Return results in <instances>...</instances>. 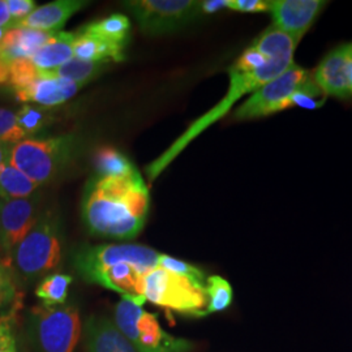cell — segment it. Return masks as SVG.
<instances>
[{
  "label": "cell",
  "instance_id": "cell-1",
  "mask_svg": "<svg viewBox=\"0 0 352 352\" xmlns=\"http://www.w3.org/2000/svg\"><path fill=\"white\" fill-rule=\"evenodd\" d=\"M149 204V189L139 171L126 177L96 176L87 184L81 215L96 236L135 239L145 226Z\"/></svg>",
  "mask_w": 352,
  "mask_h": 352
},
{
  "label": "cell",
  "instance_id": "cell-2",
  "mask_svg": "<svg viewBox=\"0 0 352 352\" xmlns=\"http://www.w3.org/2000/svg\"><path fill=\"white\" fill-rule=\"evenodd\" d=\"M292 58L294 56H289V55L279 56L270 60L269 63L265 64L264 67L252 72H243L236 69L235 67H231L228 69L230 87L227 90L226 96L217 106H214L210 111L202 115L201 118H199L195 123H192L188 129L176 140L175 142L164 151L160 158H157L154 162H151L146 167V175L149 182L151 183L154 182L158 176L161 175L164 168L171 164L193 140L196 139L199 135H201L206 128H209L221 118H223L241 97L253 93L254 90L263 87L270 80L276 78L282 72H285L289 65L294 63Z\"/></svg>",
  "mask_w": 352,
  "mask_h": 352
},
{
  "label": "cell",
  "instance_id": "cell-3",
  "mask_svg": "<svg viewBox=\"0 0 352 352\" xmlns=\"http://www.w3.org/2000/svg\"><path fill=\"white\" fill-rule=\"evenodd\" d=\"M60 261L62 236L58 219L50 212L42 213L13 252L14 269L24 282H34L58 267Z\"/></svg>",
  "mask_w": 352,
  "mask_h": 352
},
{
  "label": "cell",
  "instance_id": "cell-4",
  "mask_svg": "<svg viewBox=\"0 0 352 352\" xmlns=\"http://www.w3.org/2000/svg\"><path fill=\"white\" fill-rule=\"evenodd\" d=\"M76 146L77 140L71 135L23 140L13 145L10 164L38 186H43L56 179L74 160Z\"/></svg>",
  "mask_w": 352,
  "mask_h": 352
},
{
  "label": "cell",
  "instance_id": "cell-5",
  "mask_svg": "<svg viewBox=\"0 0 352 352\" xmlns=\"http://www.w3.org/2000/svg\"><path fill=\"white\" fill-rule=\"evenodd\" d=\"M28 333L37 352H74L81 334L80 312L74 305L36 307L29 316Z\"/></svg>",
  "mask_w": 352,
  "mask_h": 352
},
{
  "label": "cell",
  "instance_id": "cell-6",
  "mask_svg": "<svg viewBox=\"0 0 352 352\" xmlns=\"http://www.w3.org/2000/svg\"><path fill=\"white\" fill-rule=\"evenodd\" d=\"M144 296L164 309L195 317L205 316L208 304L205 289L160 266L145 274Z\"/></svg>",
  "mask_w": 352,
  "mask_h": 352
},
{
  "label": "cell",
  "instance_id": "cell-7",
  "mask_svg": "<svg viewBox=\"0 0 352 352\" xmlns=\"http://www.w3.org/2000/svg\"><path fill=\"white\" fill-rule=\"evenodd\" d=\"M312 76V72L295 63L270 80L263 87L254 90L247 101L243 102L232 113L236 122L260 119L289 109L292 94Z\"/></svg>",
  "mask_w": 352,
  "mask_h": 352
},
{
  "label": "cell",
  "instance_id": "cell-8",
  "mask_svg": "<svg viewBox=\"0 0 352 352\" xmlns=\"http://www.w3.org/2000/svg\"><path fill=\"white\" fill-rule=\"evenodd\" d=\"M158 258L160 253L138 244H104L82 247L72 256L77 273L90 283L103 270L122 263L135 265L144 273H149L158 266Z\"/></svg>",
  "mask_w": 352,
  "mask_h": 352
},
{
  "label": "cell",
  "instance_id": "cell-9",
  "mask_svg": "<svg viewBox=\"0 0 352 352\" xmlns=\"http://www.w3.org/2000/svg\"><path fill=\"white\" fill-rule=\"evenodd\" d=\"M124 4L149 36L174 33L202 16L200 1L193 0H131Z\"/></svg>",
  "mask_w": 352,
  "mask_h": 352
},
{
  "label": "cell",
  "instance_id": "cell-10",
  "mask_svg": "<svg viewBox=\"0 0 352 352\" xmlns=\"http://www.w3.org/2000/svg\"><path fill=\"white\" fill-rule=\"evenodd\" d=\"M39 196L33 195L26 199L1 200L0 199V222H1V252L4 264H12V254L20 241L36 225L39 218Z\"/></svg>",
  "mask_w": 352,
  "mask_h": 352
},
{
  "label": "cell",
  "instance_id": "cell-11",
  "mask_svg": "<svg viewBox=\"0 0 352 352\" xmlns=\"http://www.w3.org/2000/svg\"><path fill=\"white\" fill-rule=\"evenodd\" d=\"M352 42L343 43L317 65L312 76L327 97L351 100Z\"/></svg>",
  "mask_w": 352,
  "mask_h": 352
},
{
  "label": "cell",
  "instance_id": "cell-12",
  "mask_svg": "<svg viewBox=\"0 0 352 352\" xmlns=\"http://www.w3.org/2000/svg\"><path fill=\"white\" fill-rule=\"evenodd\" d=\"M327 4L321 0H272L269 12L273 25L302 41Z\"/></svg>",
  "mask_w": 352,
  "mask_h": 352
},
{
  "label": "cell",
  "instance_id": "cell-13",
  "mask_svg": "<svg viewBox=\"0 0 352 352\" xmlns=\"http://www.w3.org/2000/svg\"><path fill=\"white\" fill-rule=\"evenodd\" d=\"M138 352H190L195 344L188 340L177 338L160 325L157 315L144 312L138 320L133 333L126 338Z\"/></svg>",
  "mask_w": 352,
  "mask_h": 352
},
{
  "label": "cell",
  "instance_id": "cell-14",
  "mask_svg": "<svg viewBox=\"0 0 352 352\" xmlns=\"http://www.w3.org/2000/svg\"><path fill=\"white\" fill-rule=\"evenodd\" d=\"M145 274L148 273H144L138 266L122 263L103 270L93 279L91 283H97L106 289H113L120 294L123 298L131 299L132 302L142 305L146 302L144 296Z\"/></svg>",
  "mask_w": 352,
  "mask_h": 352
},
{
  "label": "cell",
  "instance_id": "cell-15",
  "mask_svg": "<svg viewBox=\"0 0 352 352\" xmlns=\"http://www.w3.org/2000/svg\"><path fill=\"white\" fill-rule=\"evenodd\" d=\"M82 87L84 84L38 74L34 82L16 94V98L21 102H36L42 107H54L71 100Z\"/></svg>",
  "mask_w": 352,
  "mask_h": 352
},
{
  "label": "cell",
  "instance_id": "cell-16",
  "mask_svg": "<svg viewBox=\"0 0 352 352\" xmlns=\"http://www.w3.org/2000/svg\"><path fill=\"white\" fill-rule=\"evenodd\" d=\"M87 352H138L110 320L91 316L84 325Z\"/></svg>",
  "mask_w": 352,
  "mask_h": 352
},
{
  "label": "cell",
  "instance_id": "cell-17",
  "mask_svg": "<svg viewBox=\"0 0 352 352\" xmlns=\"http://www.w3.org/2000/svg\"><path fill=\"white\" fill-rule=\"evenodd\" d=\"M56 33L29 28H13L0 43V60L10 67L16 60L32 59L36 51L55 37Z\"/></svg>",
  "mask_w": 352,
  "mask_h": 352
},
{
  "label": "cell",
  "instance_id": "cell-18",
  "mask_svg": "<svg viewBox=\"0 0 352 352\" xmlns=\"http://www.w3.org/2000/svg\"><path fill=\"white\" fill-rule=\"evenodd\" d=\"M84 0H56L37 7L14 28H29L43 32H59L80 10L88 6Z\"/></svg>",
  "mask_w": 352,
  "mask_h": 352
},
{
  "label": "cell",
  "instance_id": "cell-19",
  "mask_svg": "<svg viewBox=\"0 0 352 352\" xmlns=\"http://www.w3.org/2000/svg\"><path fill=\"white\" fill-rule=\"evenodd\" d=\"M75 37V33L58 32L55 37L45 43L42 47H39L30 59L37 68L38 72L54 71L58 67L74 59Z\"/></svg>",
  "mask_w": 352,
  "mask_h": 352
},
{
  "label": "cell",
  "instance_id": "cell-20",
  "mask_svg": "<svg viewBox=\"0 0 352 352\" xmlns=\"http://www.w3.org/2000/svg\"><path fill=\"white\" fill-rule=\"evenodd\" d=\"M74 55L76 59L85 62H122L124 60V46L104 41L98 37H93L85 33H75Z\"/></svg>",
  "mask_w": 352,
  "mask_h": 352
},
{
  "label": "cell",
  "instance_id": "cell-21",
  "mask_svg": "<svg viewBox=\"0 0 352 352\" xmlns=\"http://www.w3.org/2000/svg\"><path fill=\"white\" fill-rule=\"evenodd\" d=\"M300 41L291 37L287 33L279 30L274 25L269 26L264 32L256 38L252 43L258 52H261L269 59H276L279 56H294L295 50Z\"/></svg>",
  "mask_w": 352,
  "mask_h": 352
},
{
  "label": "cell",
  "instance_id": "cell-22",
  "mask_svg": "<svg viewBox=\"0 0 352 352\" xmlns=\"http://www.w3.org/2000/svg\"><path fill=\"white\" fill-rule=\"evenodd\" d=\"M39 188L37 183L30 180L25 174L7 164L0 167V199L16 200L26 199L34 195Z\"/></svg>",
  "mask_w": 352,
  "mask_h": 352
},
{
  "label": "cell",
  "instance_id": "cell-23",
  "mask_svg": "<svg viewBox=\"0 0 352 352\" xmlns=\"http://www.w3.org/2000/svg\"><path fill=\"white\" fill-rule=\"evenodd\" d=\"M129 30H131L129 19L124 14L115 13L106 19H102L96 23L84 26L78 32L93 37L101 38L113 43L126 45V39L129 37Z\"/></svg>",
  "mask_w": 352,
  "mask_h": 352
},
{
  "label": "cell",
  "instance_id": "cell-24",
  "mask_svg": "<svg viewBox=\"0 0 352 352\" xmlns=\"http://www.w3.org/2000/svg\"><path fill=\"white\" fill-rule=\"evenodd\" d=\"M94 166L97 176L101 177H126L138 173V168L122 151L111 146H103L96 153Z\"/></svg>",
  "mask_w": 352,
  "mask_h": 352
},
{
  "label": "cell",
  "instance_id": "cell-25",
  "mask_svg": "<svg viewBox=\"0 0 352 352\" xmlns=\"http://www.w3.org/2000/svg\"><path fill=\"white\" fill-rule=\"evenodd\" d=\"M106 64L100 62H85L80 59H71L69 62L64 63L63 65L58 67L54 71L49 72H39L41 75L49 76V77H56V78H64L72 82L78 84H88L93 78L101 74Z\"/></svg>",
  "mask_w": 352,
  "mask_h": 352
},
{
  "label": "cell",
  "instance_id": "cell-26",
  "mask_svg": "<svg viewBox=\"0 0 352 352\" xmlns=\"http://www.w3.org/2000/svg\"><path fill=\"white\" fill-rule=\"evenodd\" d=\"M72 277L67 274H50L41 280L36 289L38 299L45 307H59L67 300Z\"/></svg>",
  "mask_w": 352,
  "mask_h": 352
},
{
  "label": "cell",
  "instance_id": "cell-27",
  "mask_svg": "<svg viewBox=\"0 0 352 352\" xmlns=\"http://www.w3.org/2000/svg\"><path fill=\"white\" fill-rule=\"evenodd\" d=\"M205 295H206V300H208L205 316L225 311L231 305L232 299H234L231 285L227 282L225 278L219 277V276L206 278Z\"/></svg>",
  "mask_w": 352,
  "mask_h": 352
},
{
  "label": "cell",
  "instance_id": "cell-28",
  "mask_svg": "<svg viewBox=\"0 0 352 352\" xmlns=\"http://www.w3.org/2000/svg\"><path fill=\"white\" fill-rule=\"evenodd\" d=\"M17 123L25 132L26 138L36 135L51 122V113L47 107H34V106H23L21 110L16 113Z\"/></svg>",
  "mask_w": 352,
  "mask_h": 352
},
{
  "label": "cell",
  "instance_id": "cell-29",
  "mask_svg": "<svg viewBox=\"0 0 352 352\" xmlns=\"http://www.w3.org/2000/svg\"><path fill=\"white\" fill-rule=\"evenodd\" d=\"M158 266L164 267L171 273H175L177 276L187 278L192 283L199 286L200 289H205V287H206V277H205L204 272L195 265L176 260L174 257L167 256V254H160Z\"/></svg>",
  "mask_w": 352,
  "mask_h": 352
},
{
  "label": "cell",
  "instance_id": "cell-30",
  "mask_svg": "<svg viewBox=\"0 0 352 352\" xmlns=\"http://www.w3.org/2000/svg\"><path fill=\"white\" fill-rule=\"evenodd\" d=\"M38 69L30 59H20L10 64V84L14 94L29 88L38 77Z\"/></svg>",
  "mask_w": 352,
  "mask_h": 352
},
{
  "label": "cell",
  "instance_id": "cell-31",
  "mask_svg": "<svg viewBox=\"0 0 352 352\" xmlns=\"http://www.w3.org/2000/svg\"><path fill=\"white\" fill-rule=\"evenodd\" d=\"M25 139V132L19 126L16 113L0 109V141L14 145Z\"/></svg>",
  "mask_w": 352,
  "mask_h": 352
},
{
  "label": "cell",
  "instance_id": "cell-32",
  "mask_svg": "<svg viewBox=\"0 0 352 352\" xmlns=\"http://www.w3.org/2000/svg\"><path fill=\"white\" fill-rule=\"evenodd\" d=\"M20 300L21 296L17 292L13 278L0 282V321L11 320Z\"/></svg>",
  "mask_w": 352,
  "mask_h": 352
},
{
  "label": "cell",
  "instance_id": "cell-33",
  "mask_svg": "<svg viewBox=\"0 0 352 352\" xmlns=\"http://www.w3.org/2000/svg\"><path fill=\"white\" fill-rule=\"evenodd\" d=\"M267 0H228L227 8L244 13L269 12Z\"/></svg>",
  "mask_w": 352,
  "mask_h": 352
},
{
  "label": "cell",
  "instance_id": "cell-34",
  "mask_svg": "<svg viewBox=\"0 0 352 352\" xmlns=\"http://www.w3.org/2000/svg\"><path fill=\"white\" fill-rule=\"evenodd\" d=\"M7 7L14 26L37 8L36 1L33 0H7Z\"/></svg>",
  "mask_w": 352,
  "mask_h": 352
},
{
  "label": "cell",
  "instance_id": "cell-35",
  "mask_svg": "<svg viewBox=\"0 0 352 352\" xmlns=\"http://www.w3.org/2000/svg\"><path fill=\"white\" fill-rule=\"evenodd\" d=\"M0 352H17L11 320L0 321Z\"/></svg>",
  "mask_w": 352,
  "mask_h": 352
},
{
  "label": "cell",
  "instance_id": "cell-36",
  "mask_svg": "<svg viewBox=\"0 0 352 352\" xmlns=\"http://www.w3.org/2000/svg\"><path fill=\"white\" fill-rule=\"evenodd\" d=\"M228 0H205L200 1V8H201L202 16L204 14H213L221 10L227 8Z\"/></svg>",
  "mask_w": 352,
  "mask_h": 352
},
{
  "label": "cell",
  "instance_id": "cell-37",
  "mask_svg": "<svg viewBox=\"0 0 352 352\" xmlns=\"http://www.w3.org/2000/svg\"><path fill=\"white\" fill-rule=\"evenodd\" d=\"M1 25H12L14 28V23L7 7V0H0V26Z\"/></svg>",
  "mask_w": 352,
  "mask_h": 352
},
{
  "label": "cell",
  "instance_id": "cell-38",
  "mask_svg": "<svg viewBox=\"0 0 352 352\" xmlns=\"http://www.w3.org/2000/svg\"><path fill=\"white\" fill-rule=\"evenodd\" d=\"M12 148V144H7V142L0 141V167L4 166V164H10Z\"/></svg>",
  "mask_w": 352,
  "mask_h": 352
},
{
  "label": "cell",
  "instance_id": "cell-39",
  "mask_svg": "<svg viewBox=\"0 0 352 352\" xmlns=\"http://www.w3.org/2000/svg\"><path fill=\"white\" fill-rule=\"evenodd\" d=\"M10 80V67L0 60V84H4Z\"/></svg>",
  "mask_w": 352,
  "mask_h": 352
},
{
  "label": "cell",
  "instance_id": "cell-40",
  "mask_svg": "<svg viewBox=\"0 0 352 352\" xmlns=\"http://www.w3.org/2000/svg\"><path fill=\"white\" fill-rule=\"evenodd\" d=\"M11 277V274H10V272H8V266L4 264L3 261H1V258H0V282H3V280H7V279H10Z\"/></svg>",
  "mask_w": 352,
  "mask_h": 352
},
{
  "label": "cell",
  "instance_id": "cell-41",
  "mask_svg": "<svg viewBox=\"0 0 352 352\" xmlns=\"http://www.w3.org/2000/svg\"><path fill=\"white\" fill-rule=\"evenodd\" d=\"M11 29H13L12 25H1L0 26V43H1V41L4 39V37H6V34L11 30Z\"/></svg>",
  "mask_w": 352,
  "mask_h": 352
},
{
  "label": "cell",
  "instance_id": "cell-42",
  "mask_svg": "<svg viewBox=\"0 0 352 352\" xmlns=\"http://www.w3.org/2000/svg\"><path fill=\"white\" fill-rule=\"evenodd\" d=\"M1 239H3V232H1V222H0V250H1Z\"/></svg>",
  "mask_w": 352,
  "mask_h": 352
},
{
  "label": "cell",
  "instance_id": "cell-43",
  "mask_svg": "<svg viewBox=\"0 0 352 352\" xmlns=\"http://www.w3.org/2000/svg\"><path fill=\"white\" fill-rule=\"evenodd\" d=\"M351 93H352V72H351Z\"/></svg>",
  "mask_w": 352,
  "mask_h": 352
}]
</instances>
